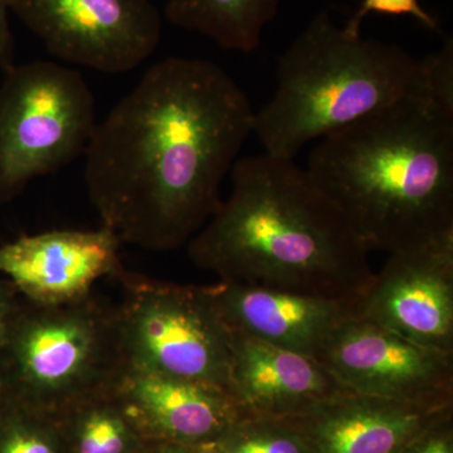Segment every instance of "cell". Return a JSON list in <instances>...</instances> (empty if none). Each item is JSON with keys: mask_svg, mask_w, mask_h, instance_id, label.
Masks as SVG:
<instances>
[{"mask_svg": "<svg viewBox=\"0 0 453 453\" xmlns=\"http://www.w3.org/2000/svg\"><path fill=\"white\" fill-rule=\"evenodd\" d=\"M242 88L207 59L169 57L97 122L85 183L122 243L172 251L219 210L220 186L253 134Z\"/></svg>", "mask_w": 453, "mask_h": 453, "instance_id": "1", "label": "cell"}, {"mask_svg": "<svg viewBox=\"0 0 453 453\" xmlns=\"http://www.w3.org/2000/svg\"><path fill=\"white\" fill-rule=\"evenodd\" d=\"M369 252L453 235V97L426 82L325 136L306 168Z\"/></svg>", "mask_w": 453, "mask_h": 453, "instance_id": "2", "label": "cell"}, {"mask_svg": "<svg viewBox=\"0 0 453 453\" xmlns=\"http://www.w3.org/2000/svg\"><path fill=\"white\" fill-rule=\"evenodd\" d=\"M188 253L220 281L362 297L374 271L339 208L294 159L264 153L232 168V192Z\"/></svg>", "mask_w": 453, "mask_h": 453, "instance_id": "3", "label": "cell"}, {"mask_svg": "<svg viewBox=\"0 0 453 453\" xmlns=\"http://www.w3.org/2000/svg\"><path fill=\"white\" fill-rule=\"evenodd\" d=\"M422 82V62L408 50L318 14L285 50L273 98L255 112L265 153L294 159L303 146L395 103Z\"/></svg>", "mask_w": 453, "mask_h": 453, "instance_id": "4", "label": "cell"}, {"mask_svg": "<svg viewBox=\"0 0 453 453\" xmlns=\"http://www.w3.org/2000/svg\"><path fill=\"white\" fill-rule=\"evenodd\" d=\"M127 368L118 308L94 294L59 305L20 297L0 349L2 388L53 416L111 389Z\"/></svg>", "mask_w": 453, "mask_h": 453, "instance_id": "5", "label": "cell"}, {"mask_svg": "<svg viewBox=\"0 0 453 453\" xmlns=\"http://www.w3.org/2000/svg\"><path fill=\"white\" fill-rule=\"evenodd\" d=\"M0 85V205L33 180L85 155L96 104L79 71L50 61L14 65Z\"/></svg>", "mask_w": 453, "mask_h": 453, "instance_id": "6", "label": "cell"}, {"mask_svg": "<svg viewBox=\"0 0 453 453\" xmlns=\"http://www.w3.org/2000/svg\"><path fill=\"white\" fill-rule=\"evenodd\" d=\"M118 306L127 366L229 389L232 332L208 286H186L122 270Z\"/></svg>", "mask_w": 453, "mask_h": 453, "instance_id": "7", "label": "cell"}, {"mask_svg": "<svg viewBox=\"0 0 453 453\" xmlns=\"http://www.w3.org/2000/svg\"><path fill=\"white\" fill-rule=\"evenodd\" d=\"M7 2L50 55L100 73L135 70L162 38V17L150 0Z\"/></svg>", "mask_w": 453, "mask_h": 453, "instance_id": "8", "label": "cell"}, {"mask_svg": "<svg viewBox=\"0 0 453 453\" xmlns=\"http://www.w3.org/2000/svg\"><path fill=\"white\" fill-rule=\"evenodd\" d=\"M316 359L357 395L423 407H451L453 356L422 347L357 314Z\"/></svg>", "mask_w": 453, "mask_h": 453, "instance_id": "9", "label": "cell"}, {"mask_svg": "<svg viewBox=\"0 0 453 453\" xmlns=\"http://www.w3.org/2000/svg\"><path fill=\"white\" fill-rule=\"evenodd\" d=\"M359 315L453 356V235L390 253L360 297Z\"/></svg>", "mask_w": 453, "mask_h": 453, "instance_id": "10", "label": "cell"}, {"mask_svg": "<svg viewBox=\"0 0 453 453\" xmlns=\"http://www.w3.org/2000/svg\"><path fill=\"white\" fill-rule=\"evenodd\" d=\"M121 243L106 226L23 234L0 244V273L22 299L40 305L71 303L94 294L98 280L115 279L124 270Z\"/></svg>", "mask_w": 453, "mask_h": 453, "instance_id": "11", "label": "cell"}, {"mask_svg": "<svg viewBox=\"0 0 453 453\" xmlns=\"http://www.w3.org/2000/svg\"><path fill=\"white\" fill-rule=\"evenodd\" d=\"M208 290L232 332L314 357L334 333L360 311V297L324 296L225 281L208 286Z\"/></svg>", "mask_w": 453, "mask_h": 453, "instance_id": "12", "label": "cell"}, {"mask_svg": "<svg viewBox=\"0 0 453 453\" xmlns=\"http://www.w3.org/2000/svg\"><path fill=\"white\" fill-rule=\"evenodd\" d=\"M115 390L144 436L202 447L250 417L231 390L127 366Z\"/></svg>", "mask_w": 453, "mask_h": 453, "instance_id": "13", "label": "cell"}, {"mask_svg": "<svg viewBox=\"0 0 453 453\" xmlns=\"http://www.w3.org/2000/svg\"><path fill=\"white\" fill-rule=\"evenodd\" d=\"M228 387L250 417L273 419L299 418L354 393L316 357L240 332H232Z\"/></svg>", "mask_w": 453, "mask_h": 453, "instance_id": "14", "label": "cell"}, {"mask_svg": "<svg viewBox=\"0 0 453 453\" xmlns=\"http://www.w3.org/2000/svg\"><path fill=\"white\" fill-rule=\"evenodd\" d=\"M449 411L349 393L288 421L312 453H399Z\"/></svg>", "mask_w": 453, "mask_h": 453, "instance_id": "15", "label": "cell"}, {"mask_svg": "<svg viewBox=\"0 0 453 453\" xmlns=\"http://www.w3.org/2000/svg\"><path fill=\"white\" fill-rule=\"evenodd\" d=\"M282 0H168L165 17L179 28L201 33L223 50L251 53Z\"/></svg>", "mask_w": 453, "mask_h": 453, "instance_id": "16", "label": "cell"}, {"mask_svg": "<svg viewBox=\"0 0 453 453\" xmlns=\"http://www.w3.org/2000/svg\"><path fill=\"white\" fill-rule=\"evenodd\" d=\"M58 416L68 418L71 453H133L142 434L115 387L81 399Z\"/></svg>", "mask_w": 453, "mask_h": 453, "instance_id": "17", "label": "cell"}, {"mask_svg": "<svg viewBox=\"0 0 453 453\" xmlns=\"http://www.w3.org/2000/svg\"><path fill=\"white\" fill-rule=\"evenodd\" d=\"M53 414L0 395V453H64L61 434L49 425Z\"/></svg>", "mask_w": 453, "mask_h": 453, "instance_id": "18", "label": "cell"}, {"mask_svg": "<svg viewBox=\"0 0 453 453\" xmlns=\"http://www.w3.org/2000/svg\"><path fill=\"white\" fill-rule=\"evenodd\" d=\"M205 453H312L299 428L288 419L246 417L208 445Z\"/></svg>", "mask_w": 453, "mask_h": 453, "instance_id": "19", "label": "cell"}, {"mask_svg": "<svg viewBox=\"0 0 453 453\" xmlns=\"http://www.w3.org/2000/svg\"><path fill=\"white\" fill-rule=\"evenodd\" d=\"M371 13L386 16H411L428 29L437 28V20L422 7L419 0H362L360 8L345 25L349 31L360 32L363 20Z\"/></svg>", "mask_w": 453, "mask_h": 453, "instance_id": "20", "label": "cell"}, {"mask_svg": "<svg viewBox=\"0 0 453 453\" xmlns=\"http://www.w3.org/2000/svg\"><path fill=\"white\" fill-rule=\"evenodd\" d=\"M447 417L449 414L426 428L399 453H453L451 431L443 425Z\"/></svg>", "mask_w": 453, "mask_h": 453, "instance_id": "21", "label": "cell"}, {"mask_svg": "<svg viewBox=\"0 0 453 453\" xmlns=\"http://www.w3.org/2000/svg\"><path fill=\"white\" fill-rule=\"evenodd\" d=\"M7 0H0V73L16 65V44L9 25Z\"/></svg>", "mask_w": 453, "mask_h": 453, "instance_id": "22", "label": "cell"}, {"mask_svg": "<svg viewBox=\"0 0 453 453\" xmlns=\"http://www.w3.org/2000/svg\"><path fill=\"white\" fill-rule=\"evenodd\" d=\"M20 296L7 279L0 280V349L4 344L9 324L16 311Z\"/></svg>", "mask_w": 453, "mask_h": 453, "instance_id": "23", "label": "cell"}, {"mask_svg": "<svg viewBox=\"0 0 453 453\" xmlns=\"http://www.w3.org/2000/svg\"><path fill=\"white\" fill-rule=\"evenodd\" d=\"M144 453H205L201 447L178 445V443L160 442V445L146 449Z\"/></svg>", "mask_w": 453, "mask_h": 453, "instance_id": "24", "label": "cell"}, {"mask_svg": "<svg viewBox=\"0 0 453 453\" xmlns=\"http://www.w3.org/2000/svg\"><path fill=\"white\" fill-rule=\"evenodd\" d=\"M2 390H3L2 384H0V395H2Z\"/></svg>", "mask_w": 453, "mask_h": 453, "instance_id": "25", "label": "cell"}]
</instances>
